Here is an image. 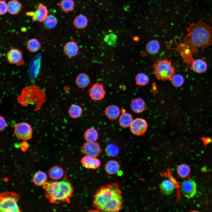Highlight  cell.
<instances>
[{"instance_id":"6da1fadb","label":"cell","mask_w":212,"mask_h":212,"mask_svg":"<svg viewBox=\"0 0 212 212\" xmlns=\"http://www.w3.org/2000/svg\"><path fill=\"white\" fill-rule=\"evenodd\" d=\"M123 198L117 183H108L100 187L94 195L92 205L99 211L117 212L122 207Z\"/></svg>"},{"instance_id":"7a4b0ae2","label":"cell","mask_w":212,"mask_h":212,"mask_svg":"<svg viewBox=\"0 0 212 212\" xmlns=\"http://www.w3.org/2000/svg\"><path fill=\"white\" fill-rule=\"evenodd\" d=\"M184 44L192 53L202 52L212 44V26L201 20L189 25Z\"/></svg>"},{"instance_id":"3957f363","label":"cell","mask_w":212,"mask_h":212,"mask_svg":"<svg viewBox=\"0 0 212 212\" xmlns=\"http://www.w3.org/2000/svg\"><path fill=\"white\" fill-rule=\"evenodd\" d=\"M43 186L46 196L51 202H70V198L73 195L74 188L68 181H51L47 182Z\"/></svg>"},{"instance_id":"277c9868","label":"cell","mask_w":212,"mask_h":212,"mask_svg":"<svg viewBox=\"0 0 212 212\" xmlns=\"http://www.w3.org/2000/svg\"><path fill=\"white\" fill-rule=\"evenodd\" d=\"M17 100L19 104L24 106L34 105V111H38L46 101V92L37 85H29L22 89Z\"/></svg>"},{"instance_id":"5b68a950","label":"cell","mask_w":212,"mask_h":212,"mask_svg":"<svg viewBox=\"0 0 212 212\" xmlns=\"http://www.w3.org/2000/svg\"><path fill=\"white\" fill-rule=\"evenodd\" d=\"M153 73L158 80H170L174 74L175 69L171 62L164 58L157 60L153 65Z\"/></svg>"},{"instance_id":"8992f818","label":"cell","mask_w":212,"mask_h":212,"mask_svg":"<svg viewBox=\"0 0 212 212\" xmlns=\"http://www.w3.org/2000/svg\"><path fill=\"white\" fill-rule=\"evenodd\" d=\"M19 196L12 192L1 194L0 210L1 212L20 211L17 204Z\"/></svg>"},{"instance_id":"52a82bcc","label":"cell","mask_w":212,"mask_h":212,"mask_svg":"<svg viewBox=\"0 0 212 212\" xmlns=\"http://www.w3.org/2000/svg\"><path fill=\"white\" fill-rule=\"evenodd\" d=\"M32 130L29 124L22 122L16 124L15 127L14 133L16 135L24 140H30L32 137Z\"/></svg>"},{"instance_id":"ba28073f","label":"cell","mask_w":212,"mask_h":212,"mask_svg":"<svg viewBox=\"0 0 212 212\" xmlns=\"http://www.w3.org/2000/svg\"><path fill=\"white\" fill-rule=\"evenodd\" d=\"M81 151L85 155L97 157L100 155L102 150L100 145L95 141H87L81 147Z\"/></svg>"},{"instance_id":"9c48e42d","label":"cell","mask_w":212,"mask_h":212,"mask_svg":"<svg viewBox=\"0 0 212 212\" xmlns=\"http://www.w3.org/2000/svg\"><path fill=\"white\" fill-rule=\"evenodd\" d=\"M6 57L7 62L10 64H15L18 66L25 64L22 52L17 48L10 47V50L6 54Z\"/></svg>"},{"instance_id":"30bf717a","label":"cell","mask_w":212,"mask_h":212,"mask_svg":"<svg viewBox=\"0 0 212 212\" xmlns=\"http://www.w3.org/2000/svg\"><path fill=\"white\" fill-rule=\"evenodd\" d=\"M180 189L184 196L189 199L194 197L196 193V184L193 180L186 179L182 183Z\"/></svg>"},{"instance_id":"8fae6325","label":"cell","mask_w":212,"mask_h":212,"mask_svg":"<svg viewBox=\"0 0 212 212\" xmlns=\"http://www.w3.org/2000/svg\"><path fill=\"white\" fill-rule=\"evenodd\" d=\"M89 93L90 96L92 99L99 101L104 98L106 91L102 83L96 82L89 89Z\"/></svg>"},{"instance_id":"7c38bea8","label":"cell","mask_w":212,"mask_h":212,"mask_svg":"<svg viewBox=\"0 0 212 212\" xmlns=\"http://www.w3.org/2000/svg\"><path fill=\"white\" fill-rule=\"evenodd\" d=\"M26 14L28 16H32L33 21L41 22L44 21L48 16V11L45 6L40 4L35 11L27 12Z\"/></svg>"},{"instance_id":"4fadbf2b","label":"cell","mask_w":212,"mask_h":212,"mask_svg":"<svg viewBox=\"0 0 212 212\" xmlns=\"http://www.w3.org/2000/svg\"><path fill=\"white\" fill-rule=\"evenodd\" d=\"M147 124L146 121L142 118H138L133 120L130 129L135 135H140L143 134L146 130Z\"/></svg>"},{"instance_id":"5bb4252c","label":"cell","mask_w":212,"mask_h":212,"mask_svg":"<svg viewBox=\"0 0 212 212\" xmlns=\"http://www.w3.org/2000/svg\"><path fill=\"white\" fill-rule=\"evenodd\" d=\"M81 163L82 165L86 168L95 169L100 166L101 162L96 157L85 155L81 159Z\"/></svg>"},{"instance_id":"9a60e30c","label":"cell","mask_w":212,"mask_h":212,"mask_svg":"<svg viewBox=\"0 0 212 212\" xmlns=\"http://www.w3.org/2000/svg\"><path fill=\"white\" fill-rule=\"evenodd\" d=\"M63 49L66 55L72 57L77 54L79 48L76 43L73 41H72L67 43L64 46Z\"/></svg>"},{"instance_id":"2e32d148","label":"cell","mask_w":212,"mask_h":212,"mask_svg":"<svg viewBox=\"0 0 212 212\" xmlns=\"http://www.w3.org/2000/svg\"><path fill=\"white\" fill-rule=\"evenodd\" d=\"M175 182L173 180H163L160 185V188L162 192L166 195H169L172 193L175 188Z\"/></svg>"},{"instance_id":"e0dca14e","label":"cell","mask_w":212,"mask_h":212,"mask_svg":"<svg viewBox=\"0 0 212 212\" xmlns=\"http://www.w3.org/2000/svg\"><path fill=\"white\" fill-rule=\"evenodd\" d=\"M191 64V69L195 72L198 73L204 72L207 67V65L206 62L201 59L193 60Z\"/></svg>"},{"instance_id":"ac0fdd59","label":"cell","mask_w":212,"mask_h":212,"mask_svg":"<svg viewBox=\"0 0 212 212\" xmlns=\"http://www.w3.org/2000/svg\"><path fill=\"white\" fill-rule=\"evenodd\" d=\"M106 116L110 119L114 120L119 116L120 110L119 107L116 105H110L106 107L105 110Z\"/></svg>"},{"instance_id":"d6986e66","label":"cell","mask_w":212,"mask_h":212,"mask_svg":"<svg viewBox=\"0 0 212 212\" xmlns=\"http://www.w3.org/2000/svg\"><path fill=\"white\" fill-rule=\"evenodd\" d=\"M105 170L106 172L110 175H113L116 173L120 169L119 163L115 160H112L108 161L106 164Z\"/></svg>"},{"instance_id":"ffe728a7","label":"cell","mask_w":212,"mask_h":212,"mask_svg":"<svg viewBox=\"0 0 212 212\" xmlns=\"http://www.w3.org/2000/svg\"><path fill=\"white\" fill-rule=\"evenodd\" d=\"M47 175L43 172L38 171L33 176V182L37 186H44L47 182Z\"/></svg>"},{"instance_id":"44dd1931","label":"cell","mask_w":212,"mask_h":212,"mask_svg":"<svg viewBox=\"0 0 212 212\" xmlns=\"http://www.w3.org/2000/svg\"><path fill=\"white\" fill-rule=\"evenodd\" d=\"M75 82L79 87L84 88L87 86L90 82L89 76L86 74L81 73L77 77Z\"/></svg>"},{"instance_id":"7402d4cb","label":"cell","mask_w":212,"mask_h":212,"mask_svg":"<svg viewBox=\"0 0 212 212\" xmlns=\"http://www.w3.org/2000/svg\"><path fill=\"white\" fill-rule=\"evenodd\" d=\"M8 11L10 14H18L21 10L22 6L21 4L16 0H11L7 4Z\"/></svg>"},{"instance_id":"603a6c76","label":"cell","mask_w":212,"mask_h":212,"mask_svg":"<svg viewBox=\"0 0 212 212\" xmlns=\"http://www.w3.org/2000/svg\"><path fill=\"white\" fill-rule=\"evenodd\" d=\"M48 174L49 177L52 179L54 180H58L63 177L64 171L61 167L55 166L49 169Z\"/></svg>"},{"instance_id":"cb8c5ba5","label":"cell","mask_w":212,"mask_h":212,"mask_svg":"<svg viewBox=\"0 0 212 212\" xmlns=\"http://www.w3.org/2000/svg\"><path fill=\"white\" fill-rule=\"evenodd\" d=\"M26 47L27 49L29 52L34 53L38 51L40 49L41 45L37 39L32 38L27 41Z\"/></svg>"},{"instance_id":"d4e9b609","label":"cell","mask_w":212,"mask_h":212,"mask_svg":"<svg viewBox=\"0 0 212 212\" xmlns=\"http://www.w3.org/2000/svg\"><path fill=\"white\" fill-rule=\"evenodd\" d=\"M131 107L132 110L134 112L137 113H140L145 110V103L141 99H136L132 101Z\"/></svg>"},{"instance_id":"484cf974","label":"cell","mask_w":212,"mask_h":212,"mask_svg":"<svg viewBox=\"0 0 212 212\" xmlns=\"http://www.w3.org/2000/svg\"><path fill=\"white\" fill-rule=\"evenodd\" d=\"M88 20L84 15L80 14L77 16L74 19L73 24L74 26L79 29L85 28L87 25Z\"/></svg>"},{"instance_id":"4316f807","label":"cell","mask_w":212,"mask_h":212,"mask_svg":"<svg viewBox=\"0 0 212 212\" xmlns=\"http://www.w3.org/2000/svg\"><path fill=\"white\" fill-rule=\"evenodd\" d=\"M57 4L61 9L65 12L72 11L74 9L75 6L73 0H61Z\"/></svg>"},{"instance_id":"83f0119b","label":"cell","mask_w":212,"mask_h":212,"mask_svg":"<svg viewBox=\"0 0 212 212\" xmlns=\"http://www.w3.org/2000/svg\"><path fill=\"white\" fill-rule=\"evenodd\" d=\"M159 42L156 40H152L147 44L146 50L150 54H155L159 51L160 49Z\"/></svg>"},{"instance_id":"f1b7e54d","label":"cell","mask_w":212,"mask_h":212,"mask_svg":"<svg viewBox=\"0 0 212 212\" xmlns=\"http://www.w3.org/2000/svg\"><path fill=\"white\" fill-rule=\"evenodd\" d=\"M84 136L85 140L88 142L95 141L98 137L97 131L93 128H90L86 130Z\"/></svg>"},{"instance_id":"f546056e","label":"cell","mask_w":212,"mask_h":212,"mask_svg":"<svg viewBox=\"0 0 212 212\" xmlns=\"http://www.w3.org/2000/svg\"><path fill=\"white\" fill-rule=\"evenodd\" d=\"M133 121L132 115L129 113H125L120 116L119 120L120 125L124 127H127L130 126Z\"/></svg>"},{"instance_id":"4dcf8cb0","label":"cell","mask_w":212,"mask_h":212,"mask_svg":"<svg viewBox=\"0 0 212 212\" xmlns=\"http://www.w3.org/2000/svg\"><path fill=\"white\" fill-rule=\"evenodd\" d=\"M82 107L77 105H72L68 110L69 116L73 118H78L80 117L82 114Z\"/></svg>"},{"instance_id":"1f68e13d","label":"cell","mask_w":212,"mask_h":212,"mask_svg":"<svg viewBox=\"0 0 212 212\" xmlns=\"http://www.w3.org/2000/svg\"><path fill=\"white\" fill-rule=\"evenodd\" d=\"M119 149L118 147L114 144L110 143L106 146L105 153L106 155L109 157L116 156L119 153Z\"/></svg>"},{"instance_id":"d6a6232c","label":"cell","mask_w":212,"mask_h":212,"mask_svg":"<svg viewBox=\"0 0 212 212\" xmlns=\"http://www.w3.org/2000/svg\"><path fill=\"white\" fill-rule=\"evenodd\" d=\"M177 171L180 177L182 178H185L188 177L189 175L190 168L188 165L183 164L178 166Z\"/></svg>"},{"instance_id":"836d02e7","label":"cell","mask_w":212,"mask_h":212,"mask_svg":"<svg viewBox=\"0 0 212 212\" xmlns=\"http://www.w3.org/2000/svg\"><path fill=\"white\" fill-rule=\"evenodd\" d=\"M44 21V26L48 29L54 28L57 25V22L56 18L52 15L48 16Z\"/></svg>"},{"instance_id":"e575fe53","label":"cell","mask_w":212,"mask_h":212,"mask_svg":"<svg viewBox=\"0 0 212 212\" xmlns=\"http://www.w3.org/2000/svg\"><path fill=\"white\" fill-rule=\"evenodd\" d=\"M135 80L136 84L141 86L146 85L149 81L148 76L145 74L142 73L138 74L136 75Z\"/></svg>"},{"instance_id":"d590c367","label":"cell","mask_w":212,"mask_h":212,"mask_svg":"<svg viewBox=\"0 0 212 212\" xmlns=\"http://www.w3.org/2000/svg\"><path fill=\"white\" fill-rule=\"evenodd\" d=\"M172 85L175 87H179L181 86L184 82L183 76L180 74L174 75L170 80Z\"/></svg>"},{"instance_id":"8d00e7d4","label":"cell","mask_w":212,"mask_h":212,"mask_svg":"<svg viewBox=\"0 0 212 212\" xmlns=\"http://www.w3.org/2000/svg\"><path fill=\"white\" fill-rule=\"evenodd\" d=\"M117 39V36L113 33H111L106 35L104 39L105 42L110 46L115 44L116 42Z\"/></svg>"},{"instance_id":"74e56055","label":"cell","mask_w":212,"mask_h":212,"mask_svg":"<svg viewBox=\"0 0 212 212\" xmlns=\"http://www.w3.org/2000/svg\"><path fill=\"white\" fill-rule=\"evenodd\" d=\"M0 14L1 15L5 14L8 11L7 4L4 0L0 1Z\"/></svg>"},{"instance_id":"f35d334b","label":"cell","mask_w":212,"mask_h":212,"mask_svg":"<svg viewBox=\"0 0 212 212\" xmlns=\"http://www.w3.org/2000/svg\"><path fill=\"white\" fill-rule=\"evenodd\" d=\"M0 130L2 131L4 130L7 125L6 122L3 117L0 116Z\"/></svg>"},{"instance_id":"ab89813d","label":"cell","mask_w":212,"mask_h":212,"mask_svg":"<svg viewBox=\"0 0 212 212\" xmlns=\"http://www.w3.org/2000/svg\"><path fill=\"white\" fill-rule=\"evenodd\" d=\"M29 144L28 143L24 140L22 142L20 145V148L23 151H26L29 148Z\"/></svg>"}]
</instances>
